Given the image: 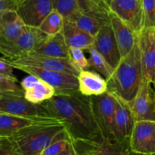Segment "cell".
Wrapping results in <instances>:
<instances>
[{
  "label": "cell",
  "mask_w": 155,
  "mask_h": 155,
  "mask_svg": "<svg viewBox=\"0 0 155 155\" xmlns=\"http://www.w3.org/2000/svg\"><path fill=\"white\" fill-rule=\"evenodd\" d=\"M14 68L47 82L54 88L55 95H68L80 92L77 76L72 74L26 65H17Z\"/></svg>",
  "instance_id": "cell-5"
},
{
  "label": "cell",
  "mask_w": 155,
  "mask_h": 155,
  "mask_svg": "<svg viewBox=\"0 0 155 155\" xmlns=\"http://www.w3.org/2000/svg\"><path fill=\"white\" fill-rule=\"evenodd\" d=\"M77 155H89V154H87V153H80V152H77Z\"/></svg>",
  "instance_id": "cell-38"
},
{
  "label": "cell",
  "mask_w": 155,
  "mask_h": 155,
  "mask_svg": "<svg viewBox=\"0 0 155 155\" xmlns=\"http://www.w3.org/2000/svg\"><path fill=\"white\" fill-rule=\"evenodd\" d=\"M47 36L38 28L25 25L21 34L15 41L0 45V53L6 59H12L33 53Z\"/></svg>",
  "instance_id": "cell-6"
},
{
  "label": "cell",
  "mask_w": 155,
  "mask_h": 155,
  "mask_svg": "<svg viewBox=\"0 0 155 155\" xmlns=\"http://www.w3.org/2000/svg\"><path fill=\"white\" fill-rule=\"evenodd\" d=\"M16 2L13 0H0V15L5 9H15Z\"/></svg>",
  "instance_id": "cell-34"
},
{
  "label": "cell",
  "mask_w": 155,
  "mask_h": 155,
  "mask_svg": "<svg viewBox=\"0 0 155 155\" xmlns=\"http://www.w3.org/2000/svg\"><path fill=\"white\" fill-rule=\"evenodd\" d=\"M93 2H94L95 3H97V4H100V5H104V0H92Z\"/></svg>",
  "instance_id": "cell-36"
},
{
  "label": "cell",
  "mask_w": 155,
  "mask_h": 155,
  "mask_svg": "<svg viewBox=\"0 0 155 155\" xmlns=\"http://www.w3.org/2000/svg\"><path fill=\"white\" fill-rule=\"evenodd\" d=\"M2 1H5V0H2Z\"/></svg>",
  "instance_id": "cell-42"
},
{
  "label": "cell",
  "mask_w": 155,
  "mask_h": 155,
  "mask_svg": "<svg viewBox=\"0 0 155 155\" xmlns=\"http://www.w3.org/2000/svg\"><path fill=\"white\" fill-rule=\"evenodd\" d=\"M62 34L68 47H75L87 50L94 45V37L80 29L73 22L64 19Z\"/></svg>",
  "instance_id": "cell-23"
},
{
  "label": "cell",
  "mask_w": 155,
  "mask_h": 155,
  "mask_svg": "<svg viewBox=\"0 0 155 155\" xmlns=\"http://www.w3.org/2000/svg\"><path fill=\"white\" fill-rule=\"evenodd\" d=\"M109 12L129 25L137 34L144 28L141 0H104Z\"/></svg>",
  "instance_id": "cell-9"
},
{
  "label": "cell",
  "mask_w": 155,
  "mask_h": 155,
  "mask_svg": "<svg viewBox=\"0 0 155 155\" xmlns=\"http://www.w3.org/2000/svg\"><path fill=\"white\" fill-rule=\"evenodd\" d=\"M63 25V17L58 12L53 10L44 18L38 28L47 35L53 36L62 32Z\"/></svg>",
  "instance_id": "cell-26"
},
{
  "label": "cell",
  "mask_w": 155,
  "mask_h": 155,
  "mask_svg": "<svg viewBox=\"0 0 155 155\" xmlns=\"http://www.w3.org/2000/svg\"><path fill=\"white\" fill-rule=\"evenodd\" d=\"M2 58L13 68L17 65H26V66L37 67L44 69L69 73L75 76H78L79 73L77 70L74 69L68 59L50 57L36 53H30L28 54L12 58V59H6L3 56Z\"/></svg>",
  "instance_id": "cell-11"
},
{
  "label": "cell",
  "mask_w": 155,
  "mask_h": 155,
  "mask_svg": "<svg viewBox=\"0 0 155 155\" xmlns=\"http://www.w3.org/2000/svg\"><path fill=\"white\" fill-rule=\"evenodd\" d=\"M65 125L64 122L52 116L21 117L0 113V138H9L26 128L42 125Z\"/></svg>",
  "instance_id": "cell-13"
},
{
  "label": "cell",
  "mask_w": 155,
  "mask_h": 155,
  "mask_svg": "<svg viewBox=\"0 0 155 155\" xmlns=\"http://www.w3.org/2000/svg\"><path fill=\"white\" fill-rule=\"evenodd\" d=\"M94 47L114 69L117 67L122 57L110 22L104 24L94 36Z\"/></svg>",
  "instance_id": "cell-17"
},
{
  "label": "cell",
  "mask_w": 155,
  "mask_h": 155,
  "mask_svg": "<svg viewBox=\"0 0 155 155\" xmlns=\"http://www.w3.org/2000/svg\"><path fill=\"white\" fill-rule=\"evenodd\" d=\"M151 84L147 81H143L134 99L128 103L135 122H155V91Z\"/></svg>",
  "instance_id": "cell-15"
},
{
  "label": "cell",
  "mask_w": 155,
  "mask_h": 155,
  "mask_svg": "<svg viewBox=\"0 0 155 155\" xmlns=\"http://www.w3.org/2000/svg\"><path fill=\"white\" fill-rule=\"evenodd\" d=\"M65 125H42L26 128L7 138L21 155H41Z\"/></svg>",
  "instance_id": "cell-3"
},
{
  "label": "cell",
  "mask_w": 155,
  "mask_h": 155,
  "mask_svg": "<svg viewBox=\"0 0 155 155\" xmlns=\"http://www.w3.org/2000/svg\"><path fill=\"white\" fill-rule=\"evenodd\" d=\"M76 151L89 155H128L130 151L129 139L112 140L104 137L94 140L71 141Z\"/></svg>",
  "instance_id": "cell-8"
},
{
  "label": "cell",
  "mask_w": 155,
  "mask_h": 155,
  "mask_svg": "<svg viewBox=\"0 0 155 155\" xmlns=\"http://www.w3.org/2000/svg\"><path fill=\"white\" fill-rule=\"evenodd\" d=\"M53 10V0H23L15 8L25 25L34 28H38Z\"/></svg>",
  "instance_id": "cell-16"
},
{
  "label": "cell",
  "mask_w": 155,
  "mask_h": 155,
  "mask_svg": "<svg viewBox=\"0 0 155 155\" xmlns=\"http://www.w3.org/2000/svg\"><path fill=\"white\" fill-rule=\"evenodd\" d=\"M141 56L138 43L121 58L113 75L107 81L108 91L129 103L134 99L143 83Z\"/></svg>",
  "instance_id": "cell-2"
},
{
  "label": "cell",
  "mask_w": 155,
  "mask_h": 155,
  "mask_svg": "<svg viewBox=\"0 0 155 155\" xmlns=\"http://www.w3.org/2000/svg\"><path fill=\"white\" fill-rule=\"evenodd\" d=\"M95 119L101 129L102 136L107 139H116L114 127L115 97L107 91L104 94L91 97Z\"/></svg>",
  "instance_id": "cell-7"
},
{
  "label": "cell",
  "mask_w": 155,
  "mask_h": 155,
  "mask_svg": "<svg viewBox=\"0 0 155 155\" xmlns=\"http://www.w3.org/2000/svg\"><path fill=\"white\" fill-rule=\"evenodd\" d=\"M81 11L67 20L80 29L94 37L100 28L109 22V11L106 5L95 3L92 0H78Z\"/></svg>",
  "instance_id": "cell-4"
},
{
  "label": "cell",
  "mask_w": 155,
  "mask_h": 155,
  "mask_svg": "<svg viewBox=\"0 0 155 155\" xmlns=\"http://www.w3.org/2000/svg\"><path fill=\"white\" fill-rule=\"evenodd\" d=\"M71 144V139L65 127L62 132L56 135L54 139L43 150L41 155H59L68 150Z\"/></svg>",
  "instance_id": "cell-27"
},
{
  "label": "cell",
  "mask_w": 155,
  "mask_h": 155,
  "mask_svg": "<svg viewBox=\"0 0 155 155\" xmlns=\"http://www.w3.org/2000/svg\"><path fill=\"white\" fill-rule=\"evenodd\" d=\"M112 94V93H111ZM115 97L114 127L117 140L129 139L135 120L132 116L129 104L119 97Z\"/></svg>",
  "instance_id": "cell-20"
},
{
  "label": "cell",
  "mask_w": 155,
  "mask_h": 155,
  "mask_svg": "<svg viewBox=\"0 0 155 155\" xmlns=\"http://www.w3.org/2000/svg\"><path fill=\"white\" fill-rule=\"evenodd\" d=\"M49 113L65 123L71 141L94 140L102 137L95 119L91 97L80 92L68 95H54L42 103Z\"/></svg>",
  "instance_id": "cell-1"
},
{
  "label": "cell",
  "mask_w": 155,
  "mask_h": 155,
  "mask_svg": "<svg viewBox=\"0 0 155 155\" xmlns=\"http://www.w3.org/2000/svg\"><path fill=\"white\" fill-rule=\"evenodd\" d=\"M2 94H0V99L2 98Z\"/></svg>",
  "instance_id": "cell-41"
},
{
  "label": "cell",
  "mask_w": 155,
  "mask_h": 155,
  "mask_svg": "<svg viewBox=\"0 0 155 155\" xmlns=\"http://www.w3.org/2000/svg\"><path fill=\"white\" fill-rule=\"evenodd\" d=\"M143 81L155 86V28H144L137 34Z\"/></svg>",
  "instance_id": "cell-12"
},
{
  "label": "cell",
  "mask_w": 155,
  "mask_h": 155,
  "mask_svg": "<svg viewBox=\"0 0 155 155\" xmlns=\"http://www.w3.org/2000/svg\"><path fill=\"white\" fill-rule=\"evenodd\" d=\"M0 94H16L24 95V90L17 81L0 74Z\"/></svg>",
  "instance_id": "cell-31"
},
{
  "label": "cell",
  "mask_w": 155,
  "mask_h": 155,
  "mask_svg": "<svg viewBox=\"0 0 155 155\" xmlns=\"http://www.w3.org/2000/svg\"><path fill=\"white\" fill-rule=\"evenodd\" d=\"M59 155H77V152H76V150L75 148H74V145H73L72 142H71V145H70V147H68V150L62 152V153H60V154Z\"/></svg>",
  "instance_id": "cell-35"
},
{
  "label": "cell",
  "mask_w": 155,
  "mask_h": 155,
  "mask_svg": "<svg viewBox=\"0 0 155 155\" xmlns=\"http://www.w3.org/2000/svg\"><path fill=\"white\" fill-rule=\"evenodd\" d=\"M68 62L78 72L88 68V61L84 54L83 50L75 47L68 48Z\"/></svg>",
  "instance_id": "cell-29"
},
{
  "label": "cell",
  "mask_w": 155,
  "mask_h": 155,
  "mask_svg": "<svg viewBox=\"0 0 155 155\" xmlns=\"http://www.w3.org/2000/svg\"><path fill=\"white\" fill-rule=\"evenodd\" d=\"M25 25L15 9H5L0 15V45L15 41Z\"/></svg>",
  "instance_id": "cell-21"
},
{
  "label": "cell",
  "mask_w": 155,
  "mask_h": 155,
  "mask_svg": "<svg viewBox=\"0 0 155 155\" xmlns=\"http://www.w3.org/2000/svg\"><path fill=\"white\" fill-rule=\"evenodd\" d=\"M20 85L24 90L25 99L34 104H41L55 95V90L51 85L31 74L26 76Z\"/></svg>",
  "instance_id": "cell-18"
},
{
  "label": "cell",
  "mask_w": 155,
  "mask_h": 155,
  "mask_svg": "<svg viewBox=\"0 0 155 155\" xmlns=\"http://www.w3.org/2000/svg\"><path fill=\"white\" fill-rule=\"evenodd\" d=\"M22 1H23V0H18L17 5H18V3H20V2H22Z\"/></svg>",
  "instance_id": "cell-39"
},
{
  "label": "cell",
  "mask_w": 155,
  "mask_h": 155,
  "mask_svg": "<svg viewBox=\"0 0 155 155\" xmlns=\"http://www.w3.org/2000/svg\"><path fill=\"white\" fill-rule=\"evenodd\" d=\"M13 69H14V68L11 66L9 64L7 63L4 60L3 58L0 56V74L5 76L7 78H9L13 81L18 82V78H16V76L13 73Z\"/></svg>",
  "instance_id": "cell-33"
},
{
  "label": "cell",
  "mask_w": 155,
  "mask_h": 155,
  "mask_svg": "<svg viewBox=\"0 0 155 155\" xmlns=\"http://www.w3.org/2000/svg\"><path fill=\"white\" fill-rule=\"evenodd\" d=\"M0 155H21L8 138H0Z\"/></svg>",
  "instance_id": "cell-32"
},
{
  "label": "cell",
  "mask_w": 155,
  "mask_h": 155,
  "mask_svg": "<svg viewBox=\"0 0 155 155\" xmlns=\"http://www.w3.org/2000/svg\"><path fill=\"white\" fill-rule=\"evenodd\" d=\"M53 10L58 12L63 18H68L81 11L78 0H53Z\"/></svg>",
  "instance_id": "cell-28"
},
{
  "label": "cell",
  "mask_w": 155,
  "mask_h": 155,
  "mask_svg": "<svg viewBox=\"0 0 155 155\" xmlns=\"http://www.w3.org/2000/svg\"><path fill=\"white\" fill-rule=\"evenodd\" d=\"M144 28H155V0H141Z\"/></svg>",
  "instance_id": "cell-30"
},
{
  "label": "cell",
  "mask_w": 155,
  "mask_h": 155,
  "mask_svg": "<svg viewBox=\"0 0 155 155\" xmlns=\"http://www.w3.org/2000/svg\"><path fill=\"white\" fill-rule=\"evenodd\" d=\"M68 48L62 32L53 36H47L44 41L33 53L57 59H68Z\"/></svg>",
  "instance_id": "cell-24"
},
{
  "label": "cell",
  "mask_w": 155,
  "mask_h": 155,
  "mask_svg": "<svg viewBox=\"0 0 155 155\" xmlns=\"http://www.w3.org/2000/svg\"><path fill=\"white\" fill-rule=\"evenodd\" d=\"M13 1H15V2H16V5H17V2H18V0H13Z\"/></svg>",
  "instance_id": "cell-40"
},
{
  "label": "cell",
  "mask_w": 155,
  "mask_h": 155,
  "mask_svg": "<svg viewBox=\"0 0 155 155\" xmlns=\"http://www.w3.org/2000/svg\"><path fill=\"white\" fill-rule=\"evenodd\" d=\"M131 151L141 155H155V122L135 121L129 137Z\"/></svg>",
  "instance_id": "cell-14"
},
{
  "label": "cell",
  "mask_w": 155,
  "mask_h": 155,
  "mask_svg": "<svg viewBox=\"0 0 155 155\" xmlns=\"http://www.w3.org/2000/svg\"><path fill=\"white\" fill-rule=\"evenodd\" d=\"M109 22L114 34L121 57L127 55L137 41V34L123 20L109 12Z\"/></svg>",
  "instance_id": "cell-19"
},
{
  "label": "cell",
  "mask_w": 155,
  "mask_h": 155,
  "mask_svg": "<svg viewBox=\"0 0 155 155\" xmlns=\"http://www.w3.org/2000/svg\"><path fill=\"white\" fill-rule=\"evenodd\" d=\"M89 53L90 57L88 61V68H93L99 73H101L107 80L110 79V78L114 72V68L109 64L105 58L96 50L94 45L87 50Z\"/></svg>",
  "instance_id": "cell-25"
},
{
  "label": "cell",
  "mask_w": 155,
  "mask_h": 155,
  "mask_svg": "<svg viewBox=\"0 0 155 155\" xmlns=\"http://www.w3.org/2000/svg\"><path fill=\"white\" fill-rule=\"evenodd\" d=\"M128 155H141V154H138V153H134V152L132 151H129V153H128Z\"/></svg>",
  "instance_id": "cell-37"
},
{
  "label": "cell",
  "mask_w": 155,
  "mask_h": 155,
  "mask_svg": "<svg viewBox=\"0 0 155 155\" xmlns=\"http://www.w3.org/2000/svg\"><path fill=\"white\" fill-rule=\"evenodd\" d=\"M77 78L80 93L84 96H97L108 90L107 80L97 71L84 70L78 73Z\"/></svg>",
  "instance_id": "cell-22"
},
{
  "label": "cell",
  "mask_w": 155,
  "mask_h": 155,
  "mask_svg": "<svg viewBox=\"0 0 155 155\" xmlns=\"http://www.w3.org/2000/svg\"><path fill=\"white\" fill-rule=\"evenodd\" d=\"M0 113L21 117L51 116L42 104H32L27 101L24 95L16 94H2L0 99Z\"/></svg>",
  "instance_id": "cell-10"
}]
</instances>
